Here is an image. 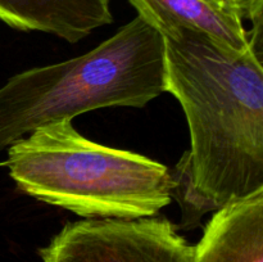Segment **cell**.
I'll list each match as a JSON object with an SVG mask.
<instances>
[{
  "instance_id": "5b68a950",
  "label": "cell",
  "mask_w": 263,
  "mask_h": 262,
  "mask_svg": "<svg viewBox=\"0 0 263 262\" xmlns=\"http://www.w3.org/2000/svg\"><path fill=\"white\" fill-rule=\"evenodd\" d=\"M162 36L177 30L202 33L230 55L262 49V27L247 31L243 21L216 0H128Z\"/></svg>"
},
{
  "instance_id": "3957f363",
  "label": "cell",
  "mask_w": 263,
  "mask_h": 262,
  "mask_svg": "<svg viewBox=\"0 0 263 262\" xmlns=\"http://www.w3.org/2000/svg\"><path fill=\"white\" fill-rule=\"evenodd\" d=\"M0 164L21 192L85 218L153 217L172 200L168 167L89 140L67 120L10 144Z\"/></svg>"
},
{
  "instance_id": "277c9868",
  "label": "cell",
  "mask_w": 263,
  "mask_h": 262,
  "mask_svg": "<svg viewBox=\"0 0 263 262\" xmlns=\"http://www.w3.org/2000/svg\"><path fill=\"white\" fill-rule=\"evenodd\" d=\"M39 253L43 262H194V247L163 217L69 222Z\"/></svg>"
},
{
  "instance_id": "52a82bcc",
  "label": "cell",
  "mask_w": 263,
  "mask_h": 262,
  "mask_svg": "<svg viewBox=\"0 0 263 262\" xmlns=\"http://www.w3.org/2000/svg\"><path fill=\"white\" fill-rule=\"evenodd\" d=\"M112 0H0V21L21 31H41L77 43L113 22Z\"/></svg>"
},
{
  "instance_id": "7a4b0ae2",
  "label": "cell",
  "mask_w": 263,
  "mask_h": 262,
  "mask_svg": "<svg viewBox=\"0 0 263 262\" xmlns=\"http://www.w3.org/2000/svg\"><path fill=\"white\" fill-rule=\"evenodd\" d=\"M167 91L164 39L140 15L84 55L27 69L0 87V151L37 127Z\"/></svg>"
},
{
  "instance_id": "6da1fadb",
  "label": "cell",
  "mask_w": 263,
  "mask_h": 262,
  "mask_svg": "<svg viewBox=\"0 0 263 262\" xmlns=\"http://www.w3.org/2000/svg\"><path fill=\"white\" fill-rule=\"evenodd\" d=\"M164 39L167 91L186 116L190 149L171 171L181 228L263 190L262 49L230 55L202 33Z\"/></svg>"
},
{
  "instance_id": "8992f818",
  "label": "cell",
  "mask_w": 263,
  "mask_h": 262,
  "mask_svg": "<svg viewBox=\"0 0 263 262\" xmlns=\"http://www.w3.org/2000/svg\"><path fill=\"white\" fill-rule=\"evenodd\" d=\"M194 262H263V190L213 212Z\"/></svg>"
},
{
  "instance_id": "ba28073f",
  "label": "cell",
  "mask_w": 263,
  "mask_h": 262,
  "mask_svg": "<svg viewBox=\"0 0 263 262\" xmlns=\"http://www.w3.org/2000/svg\"><path fill=\"white\" fill-rule=\"evenodd\" d=\"M226 9L235 13L241 21H249L253 26L263 25V0H216Z\"/></svg>"
}]
</instances>
